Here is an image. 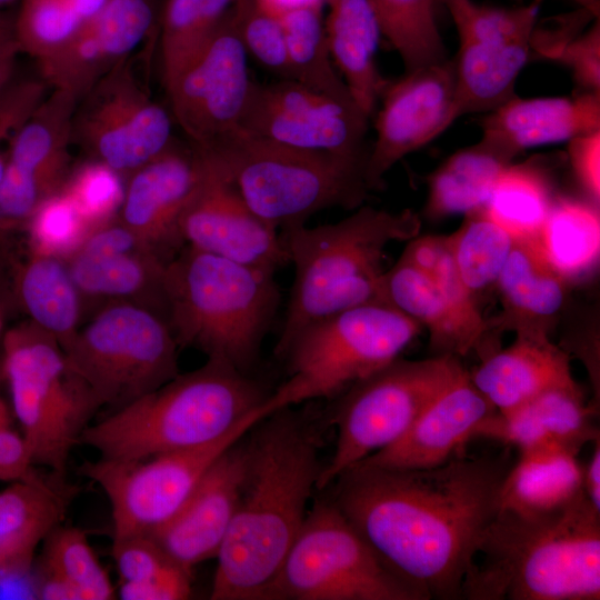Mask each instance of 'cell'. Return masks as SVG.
Returning a JSON list of instances; mask_svg holds the SVG:
<instances>
[{"mask_svg":"<svg viewBox=\"0 0 600 600\" xmlns=\"http://www.w3.org/2000/svg\"><path fill=\"white\" fill-rule=\"evenodd\" d=\"M153 20L149 0H111L54 54L38 61L51 89L78 101L147 36Z\"/></svg>","mask_w":600,"mask_h":600,"instance_id":"44dd1931","label":"cell"},{"mask_svg":"<svg viewBox=\"0 0 600 600\" xmlns=\"http://www.w3.org/2000/svg\"><path fill=\"white\" fill-rule=\"evenodd\" d=\"M578 7L589 10L599 18L600 0H572Z\"/></svg>","mask_w":600,"mask_h":600,"instance_id":"6125c7cd","label":"cell"},{"mask_svg":"<svg viewBox=\"0 0 600 600\" xmlns=\"http://www.w3.org/2000/svg\"><path fill=\"white\" fill-rule=\"evenodd\" d=\"M369 121L356 103L336 100L297 80H252L239 130L297 148L367 159Z\"/></svg>","mask_w":600,"mask_h":600,"instance_id":"e0dca14e","label":"cell"},{"mask_svg":"<svg viewBox=\"0 0 600 600\" xmlns=\"http://www.w3.org/2000/svg\"><path fill=\"white\" fill-rule=\"evenodd\" d=\"M596 406L586 402L578 383L549 389L507 411H496L476 430L519 451L543 442H557L579 453L599 437L592 422Z\"/></svg>","mask_w":600,"mask_h":600,"instance_id":"83f0119b","label":"cell"},{"mask_svg":"<svg viewBox=\"0 0 600 600\" xmlns=\"http://www.w3.org/2000/svg\"><path fill=\"white\" fill-rule=\"evenodd\" d=\"M379 103L376 139L364 170L370 191L382 189L384 176L398 161L437 139L461 117L452 59L388 80Z\"/></svg>","mask_w":600,"mask_h":600,"instance_id":"ac0fdd59","label":"cell"},{"mask_svg":"<svg viewBox=\"0 0 600 600\" xmlns=\"http://www.w3.org/2000/svg\"><path fill=\"white\" fill-rule=\"evenodd\" d=\"M62 349L101 408H121L180 373L167 320L143 304L108 306Z\"/></svg>","mask_w":600,"mask_h":600,"instance_id":"8fae6325","label":"cell"},{"mask_svg":"<svg viewBox=\"0 0 600 600\" xmlns=\"http://www.w3.org/2000/svg\"><path fill=\"white\" fill-rule=\"evenodd\" d=\"M273 412L266 399L231 430L206 444L139 460L84 461L79 473L96 482L110 502L113 540L149 536L167 522L213 462Z\"/></svg>","mask_w":600,"mask_h":600,"instance_id":"4fadbf2b","label":"cell"},{"mask_svg":"<svg viewBox=\"0 0 600 600\" xmlns=\"http://www.w3.org/2000/svg\"><path fill=\"white\" fill-rule=\"evenodd\" d=\"M324 31L331 58L356 103L371 120L387 83L377 64L382 37L370 0H324Z\"/></svg>","mask_w":600,"mask_h":600,"instance_id":"f546056e","label":"cell"},{"mask_svg":"<svg viewBox=\"0 0 600 600\" xmlns=\"http://www.w3.org/2000/svg\"><path fill=\"white\" fill-rule=\"evenodd\" d=\"M31 253L67 259L92 231L61 190L44 199L29 218Z\"/></svg>","mask_w":600,"mask_h":600,"instance_id":"7dc6e473","label":"cell"},{"mask_svg":"<svg viewBox=\"0 0 600 600\" xmlns=\"http://www.w3.org/2000/svg\"><path fill=\"white\" fill-rule=\"evenodd\" d=\"M267 599L429 600L374 551L332 500L308 510Z\"/></svg>","mask_w":600,"mask_h":600,"instance_id":"30bf717a","label":"cell"},{"mask_svg":"<svg viewBox=\"0 0 600 600\" xmlns=\"http://www.w3.org/2000/svg\"><path fill=\"white\" fill-rule=\"evenodd\" d=\"M257 2L269 12L281 17L296 8L322 4L323 0H257Z\"/></svg>","mask_w":600,"mask_h":600,"instance_id":"6f0895ef","label":"cell"},{"mask_svg":"<svg viewBox=\"0 0 600 600\" xmlns=\"http://www.w3.org/2000/svg\"><path fill=\"white\" fill-rule=\"evenodd\" d=\"M457 29L453 71L461 116L487 113L516 96L531 57V37L542 0L512 8L474 0H443Z\"/></svg>","mask_w":600,"mask_h":600,"instance_id":"5bb4252c","label":"cell"},{"mask_svg":"<svg viewBox=\"0 0 600 600\" xmlns=\"http://www.w3.org/2000/svg\"><path fill=\"white\" fill-rule=\"evenodd\" d=\"M596 19L589 10L578 9L537 22L531 37V57L554 61L559 52Z\"/></svg>","mask_w":600,"mask_h":600,"instance_id":"816d5d0a","label":"cell"},{"mask_svg":"<svg viewBox=\"0 0 600 600\" xmlns=\"http://www.w3.org/2000/svg\"><path fill=\"white\" fill-rule=\"evenodd\" d=\"M14 36V14L0 10V39Z\"/></svg>","mask_w":600,"mask_h":600,"instance_id":"91938a15","label":"cell"},{"mask_svg":"<svg viewBox=\"0 0 600 600\" xmlns=\"http://www.w3.org/2000/svg\"><path fill=\"white\" fill-rule=\"evenodd\" d=\"M496 411L462 368L398 441L358 463L397 469L441 464Z\"/></svg>","mask_w":600,"mask_h":600,"instance_id":"d4e9b609","label":"cell"},{"mask_svg":"<svg viewBox=\"0 0 600 600\" xmlns=\"http://www.w3.org/2000/svg\"><path fill=\"white\" fill-rule=\"evenodd\" d=\"M447 240L458 272L473 296L496 284L514 241L482 208L464 214Z\"/></svg>","mask_w":600,"mask_h":600,"instance_id":"7bdbcfd3","label":"cell"},{"mask_svg":"<svg viewBox=\"0 0 600 600\" xmlns=\"http://www.w3.org/2000/svg\"><path fill=\"white\" fill-rule=\"evenodd\" d=\"M203 169L201 153L174 141L159 156L126 178L119 220L166 260L184 244L180 217L194 192Z\"/></svg>","mask_w":600,"mask_h":600,"instance_id":"7402d4cb","label":"cell"},{"mask_svg":"<svg viewBox=\"0 0 600 600\" xmlns=\"http://www.w3.org/2000/svg\"><path fill=\"white\" fill-rule=\"evenodd\" d=\"M252 79L231 9L214 34L166 86L171 116L191 146L208 150L240 129Z\"/></svg>","mask_w":600,"mask_h":600,"instance_id":"2e32d148","label":"cell"},{"mask_svg":"<svg viewBox=\"0 0 600 600\" xmlns=\"http://www.w3.org/2000/svg\"><path fill=\"white\" fill-rule=\"evenodd\" d=\"M554 198L542 164L534 160L511 162L498 177L482 209L514 240H534Z\"/></svg>","mask_w":600,"mask_h":600,"instance_id":"74e56055","label":"cell"},{"mask_svg":"<svg viewBox=\"0 0 600 600\" xmlns=\"http://www.w3.org/2000/svg\"><path fill=\"white\" fill-rule=\"evenodd\" d=\"M461 369L453 356L398 358L351 387L334 414L336 448L322 467L317 489L398 441Z\"/></svg>","mask_w":600,"mask_h":600,"instance_id":"7c38bea8","label":"cell"},{"mask_svg":"<svg viewBox=\"0 0 600 600\" xmlns=\"http://www.w3.org/2000/svg\"><path fill=\"white\" fill-rule=\"evenodd\" d=\"M76 491L36 470L0 491V582L29 571L37 548L62 523Z\"/></svg>","mask_w":600,"mask_h":600,"instance_id":"f1b7e54d","label":"cell"},{"mask_svg":"<svg viewBox=\"0 0 600 600\" xmlns=\"http://www.w3.org/2000/svg\"><path fill=\"white\" fill-rule=\"evenodd\" d=\"M0 368L34 463L66 481L71 451L101 407L59 341L32 321L4 333Z\"/></svg>","mask_w":600,"mask_h":600,"instance_id":"9c48e42d","label":"cell"},{"mask_svg":"<svg viewBox=\"0 0 600 600\" xmlns=\"http://www.w3.org/2000/svg\"><path fill=\"white\" fill-rule=\"evenodd\" d=\"M84 22L97 16L111 0H67Z\"/></svg>","mask_w":600,"mask_h":600,"instance_id":"680465c9","label":"cell"},{"mask_svg":"<svg viewBox=\"0 0 600 600\" xmlns=\"http://www.w3.org/2000/svg\"><path fill=\"white\" fill-rule=\"evenodd\" d=\"M592 444V453L582 467V488L588 500L600 510V436Z\"/></svg>","mask_w":600,"mask_h":600,"instance_id":"11a10c76","label":"cell"},{"mask_svg":"<svg viewBox=\"0 0 600 600\" xmlns=\"http://www.w3.org/2000/svg\"><path fill=\"white\" fill-rule=\"evenodd\" d=\"M503 479L499 509L541 513L560 509L580 494L582 466L578 453L557 442L519 451Z\"/></svg>","mask_w":600,"mask_h":600,"instance_id":"1f68e13d","label":"cell"},{"mask_svg":"<svg viewBox=\"0 0 600 600\" xmlns=\"http://www.w3.org/2000/svg\"><path fill=\"white\" fill-rule=\"evenodd\" d=\"M2 330V319H1V314H0V332Z\"/></svg>","mask_w":600,"mask_h":600,"instance_id":"e7e4bbea","label":"cell"},{"mask_svg":"<svg viewBox=\"0 0 600 600\" xmlns=\"http://www.w3.org/2000/svg\"><path fill=\"white\" fill-rule=\"evenodd\" d=\"M273 274L186 246L162 278L163 317L178 347L247 373L280 301Z\"/></svg>","mask_w":600,"mask_h":600,"instance_id":"8992f818","label":"cell"},{"mask_svg":"<svg viewBox=\"0 0 600 600\" xmlns=\"http://www.w3.org/2000/svg\"><path fill=\"white\" fill-rule=\"evenodd\" d=\"M481 138L509 160L527 149L568 142L600 130V93L521 98L517 94L486 113Z\"/></svg>","mask_w":600,"mask_h":600,"instance_id":"484cf974","label":"cell"},{"mask_svg":"<svg viewBox=\"0 0 600 600\" xmlns=\"http://www.w3.org/2000/svg\"><path fill=\"white\" fill-rule=\"evenodd\" d=\"M268 396L247 373L208 359L90 423L80 444L119 461L202 446L231 430Z\"/></svg>","mask_w":600,"mask_h":600,"instance_id":"5b68a950","label":"cell"},{"mask_svg":"<svg viewBox=\"0 0 600 600\" xmlns=\"http://www.w3.org/2000/svg\"><path fill=\"white\" fill-rule=\"evenodd\" d=\"M2 378L1 368H0V380ZM11 416L7 402L4 401L1 391H0V429L4 427H10Z\"/></svg>","mask_w":600,"mask_h":600,"instance_id":"94428289","label":"cell"},{"mask_svg":"<svg viewBox=\"0 0 600 600\" xmlns=\"http://www.w3.org/2000/svg\"><path fill=\"white\" fill-rule=\"evenodd\" d=\"M16 288L30 321L66 347L79 330L81 294L64 260L31 253L17 274Z\"/></svg>","mask_w":600,"mask_h":600,"instance_id":"8d00e7d4","label":"cell"},{"mask_svg":"<svg viewBox=\"0 0 600 600\" xmlns=\"http://www.w3.org/2000/svg\"><path fill=\"white\" fill-rule=\"evenodd\" d=\"M49 87L40 79L12 80L0 92V181L16 133L44 100Z\"/></svg>","mask_w":600,"mask_h":600,"instance_id":"681fc988","label":"cell"},{"mask_svg":"<svg viewBox=\"0 0 600 600\" xmlns=\"http://www.w3.org/2000/svg\"><path fill=\"white\" fill-rule=\"evenodd\" d=\"M20 52L14 36L0 39V92L13 80L16 62Z\"/></svg>","mask_w":600,"mask_h":600,"instance_id":"9f6ffc18","label":"cell"},{"mask_svg":"<svg viewBox=\"0 0 600 600\" xmlns=\"http://www.w3.org/2000/svg\"><path fill=\"white\" fill-rule=\"evenodd\" d=\"M36 592L43 600H110L114 588L91 548L87 533L57 527L43 541Z\"/></svg>","mask_w":600,"mask_h":600,"instance_id":"e575fe53","label":"cell"},{"mask_svg":"<svg viewBox=\"0 0 600 600\" xmlns=\"http://www.w3.org/2000/svg\"><path fill=\"white\" fill-rule=\"evenodd\" d=\"M551 267L568 282L590 273L600 254L598 203L556 197L534 240Z\"/></svg>","mask_w":600,"mask_h":600,"instance_id":"d590c367","label":"cell"},{"mask_svg":"<svg viewBox=\"0 0 600 600\" xmlns=\"http://www.w3.org/2000/svg\"><path fill=\"white\" fill-rule=\"evenodd\" d=\"M383 301L427 328L434 356H466L480 338L451 308L428 272L402 256L382 281Z\"/></svg>","mask_w":600,"mask_h":600,"instance_id":"d6a6232c","label":"cell"},{"mask_svg":"<svg viewBox=\"0 0 600 600\" xmlns=\"http://www.w3.org/2000/svg\"><path fill=\"white\" fill-rule=\"evenodd\" d=\"M77 102L52 89L11 140L0 181V232L26 227L38 206L61 190L71 170Z\"/></svg>","mask_w":600,"mask_h":600,"instance_id":"d6986e66","label":"cell"},{"mask_svg":"<svg viewBox=\"0 0 600 600\" xmlns=\"http://www.w3.org/2000/svg\"><path fill=\"white\" fill-rule=\"evenodd\" d=\"M64 262L82 296L148 297L163 311L162 278L168 260L120 220L93 229Z\"/></svg>","mask_w":600,"mask_h":600,"instance_id":"cb8c5ba5","label":"cell"},{"mask_svg":"<svg viewBox=\"0 0 600 600\" xmlns=\"http://www.w3.org/2000/svg\"><path fill=\"white\" fill-rule=\"evenodd\" d=\"M122 600H186L192 593V570L173 560L150 536L112 542Z\"/></svg>","mask_w":600,"mask_h":600,"instance_id":"f35d334b","label":"cell"},{"mask_svg":"<svg viewBox=\"0 0 600 600\" xmlns=\"http://www.w3.org/2000/svg\"><path fill=\"white\" fill-rule=\"evenodd\" d=\"M420 229L421 218L411 209L388 211L364 204L334 223L282 229L294 279L276 356L316 321L358 306L384 302L386 248L412 240Z\"/></svg>","mask_w":600,"mask_h":600,"instance_id":"277c9868","label":"cell"},{"mask_svg":"<svg viewBox=\"0 0 600 600\" xmlns=\"http://www.w3.org/2000/svg\"><path fill=\"white\" fill-rule=\"evenodd\" d=\"M242 439L213 462L182 507L149 534L188 569L216 559L227 536L247 469Z\"/></svg>","mask_w":600,"mask_h":600,"instance_id":"603a6c76","label":"cell"},{"mask_svg":"<svg viewBox=\"0 0 600 600\" xmlns=\"http://www.w3.org/2000/svg\"><path fill=\"white\" fill-rule=\"evenodd\" d=\"M11 0H0V8L4 4H7L8 2H10Z\"/></svg>","mask_w":600,"mask_h":600,"instance_id":"be15d7a7","label":"cell"},{"mask_svg":"<svg viewBox=\"0 0 600 600\" xmlns=\"http://www.w3.org/2000/svg\"><path fill=\"white\" fill-rule=\"evenodd\" d=\"M199 152L202 174L179 220L183 243L271 272L289 263L278 230L261 220L217 164Z\"/></svg>","mask_w":600,"mask_h":600,"instance_id":"ffe728a7","label":"cell"},{"mask_svg":"<svg viewBox=\"0 0 600 600\" xmlns=\"http://www.w3.org/2000/svg\"><path fill=\"white\" fill-rule=\"evenodd\" d=\"M469 376L499 412L549 389L577 383L568 352L541 330L517 331L509 347L486 354Z\"/></svg>","mask_w":600,"mask_h":600,"instance_id":"4316f807","label":"cell"},{"mask_svg":"<svg viewBox=\"0 0 600 600\" xmlns=\"http://www.w3.org/2000/svg\"><path fill=\"white\" fill-rule=\"evenodd\" d=\"M199 151L217 164L247 206L277 230L304 223L327 209L354 210L370 192L367 159L297 148L241 130Z\"/></svg>","mask_w":600,"mask_h":600,"instance_id":"52a82bcc","label":"cell"},{"mask_svg":"<svg viewBox=\"0 0 600 600\" xmlns=\"http://www.w3.org/2000/svg\"><path fill=\"white\" fill-rule=\"evenodd\" d=\"M233 2L234 0H167L161 29L164 87L210 40Z\"/></svg>","mask_w":600,"mask_h":600,"instance_id":"b9f144b4","label":"cell"},{"mask_svg":"<svg viewBox=\"0 0 600 600\" xmlns=\"http://www.w3.org/2000/svg\"><path fill=\"white\" fill-rule=\"evenodd\" d=\"M382 37L399 54L404 71L447 59L436 17V0H370Z\"/></svg>","mask_w":600,"mask_h":600,"instance_id":"60d3db41","label":"cell"},{"mask_svg":"<svg viewBox=\"0 0 600 600\" xmlns=\"http://www.w3.org/2000/svg\"><path fill=\"white\" fill-rule=\"evenodd\" d=\"M567 156L580 187L592 202L599 203L600 130L569 140Z\"/></svg>","mask_w":600,"mask_h":600,"instance_id":"f5cc1de1","label":"cell"},{"mask_svg":"<svg viewBox=\"0 0 600 600\" xmlns=\"http://www.w3.org/2000/svg\"><path fill=\"white\" fill-rule=\"evenodd\" d=\"M124 179L111 167L87 158L70 170L61 191L93 230L118 217L124 197Z\"/></svg>","mask_w":600,"mask_h":600,"instance_id":"bcb514c9","label":"cell"},{"mask_svg":"<svg viewBox=\"0 0 600 600\" xmlns=\"http://www.w3.org/2000/svg\"><path fill=\"white\" fill-rule=\"evenodd\" d=\"M568 281L546 260L532 240H514L496 286L502 303L493 326L502 330L550 327L566 301Z\"/></svg>","mask_w":600,"mask_h":600,"instance_id":"4dcf8cb0","label":"cell"},{"mask_svg":"<svg viewBox=\"0 0 600 600\" xmlns=\"http://www.w3.org/2000/svg\"><path fill=\"white\" fill-rule=\"evenodd\" d=\"M290 408L250 430L244 479L216 557L212 600L267 599L307 517L323 466L314 433Z\"/></svg>","mask_w":600,"mask_h":600,"instance_id":"7a4b0ae2","label":"cell"},{"mask_svg":"<svg viewBox=\"0 0 600 600\" xmlns=\"http://www.w3.org/2000/svg\"><path fill=\"white\" fill-rule=\"evenodd\" d=\"M280 19L292 79L336 100L356 103L331 58L321 4L289 10Z\"/></svg>","mask_w":600,"mask_h":600,"instance_id":"ab89813d","label":"cell"},{"mask_svg":"<svg viewBox=\"0 0 600 600\" xmlns=\"http://www.w3.org/2000/svg\"><path fill=\"white\" fill-rule=\"evenodd\" d=\"M510 467L507 454L459 452L429 468L357 463L334 480L332 501L381 559L430 599H461Z\"/></svg>","mask_w":600,"mask_h":600,"instance_id":"6da1fadb","label":"cell"},{"mask_svg":"<svg viewBox=\"0 0 600 600\" xmlns=\"http://www.w3.org/2000/svg\"><path fill=\"white\" fill-rule=\"evenodd\" d=\"M461 598L598 600L600 510L584 492L548 512L499 509L478 541Z\"/></svg>","mask_w":600,"mask_h":600,"instance_id":"3957f363","label":"cell"},{"mask_svg":"<svg viewBox=\"0 0 600 600\" xmlns=\"http://www.w3.org/2000/svg\"><path fill=\"white\" fill-rule=\"evenodd\" d=\"M511 162L483 138L459 149L427 177L423 217L439 221L483 208L498 177Z\"/></svg>","mask_w":600,"mask_h":600,"instance_id":"836d02e7","label":"cell"},{"mask_svg":"<svg viewBox=\"0 0 600 600\" xmlns=\"http://www.w3.org/2000/svg\"><path fill=\"white\" fill-rule=\"evenodd\" d=\"M421 326L390 304L358 306L313 322L277 356L287 379L268 399L277 410L333 398L399 358Z\"/></svg>","mask_w":600,"mask_h":600,"instance_id":"ba28073f","label":"cell"},{"mask_svg":"<svg viewBox=\"0 0 600 600\" xmlns=\"http://www.w3.org/2000/svg\"><path fill=\"white\" fill-rule=\"evenodd\" d=\"M436 1H437V3H442L443 0H436Z\"/></svg>","mask_w":600,"mask_h":600,"instance_id":"03108f58","label":"cell"},{"mask_svg":"<svg viewBox=\"0 0 600 600\" xmlns=\"http://www.w3.org/2000/svg\"><path fill=\"white\" fill-rule=\"evenodd\" d=\"M84 23L67 0H22L14 38L21 52L40 61L69 43Z\"/></svg>","mask_w":600,"mask_h":600,"instance_id":"f6af8a7d","label":"cell"},{"mask_svg":"<svg viewBox=\"0 0 600 600\" xmlns=\"http://www.w3.org/2000/svg\"><path fill=\"white\" fill-rule=\"evenodd\" d=\"M401 256L430 274L458 317L482 341L490 324L458 272L447 236H417Z\"/></svg>","mask_w":600,"mask_h":600,"instance_id":"ee69618b","label":"cell"},{"mask_svg":"<svg viewBox=\"0 0 600 600\" xmlns=\"http://www.w3.org/2000/svg\"><path fill=\"white\" fill-rule=\"evenodd\" d=\"M553 62L566 67L579 91L600 93V22L596 19L572 39Z\"/></svg>","mask_w":600,"mask_h":600,"instance_id":"f907efd6","label":"cell"},{"mask_svg":"<svg viewBox=\"0 0 600 600\" xmlns=\"http://www.w3.org/2000/svg\"><path fill=\"white\" fill-rule=\"evenodd\" d=\"M231 16L247 53L280 79H292L280 17L257 0H234Z\"/></svg>","mask_w":600,"mask_h":600,"instance_id":"c3c4849f","label":"cell"},{"mask_svg":"<svg viewBox=\"0 0 600 600\" xmlns=\"http://www.w3.org/2000/svg\"><path fill=\"white\" fill-rule=\"evenodd\" d=\"M31 449L11 427L0 429V481H19L34 471Z\"/></svg>","mask_w":600,"mask_h":600,"instance_id":"db71d44e","label":"cell"},{"mask_svg":"<svg viewBox=\"0 0 600 600\" xmlns=\"http://www.w3.org/2000/svg\"><path fill=\"white\" fill-rule=\"evenodd\" d=\"M172 120L138 81L128 57L77 102L72 144L127 178L173 142Z\"/></svg>","mask_w":600,"mask_h":600,"instance_id":"9a60e30c","label":"cell"}]
</instances>
